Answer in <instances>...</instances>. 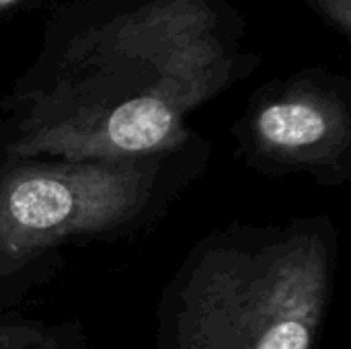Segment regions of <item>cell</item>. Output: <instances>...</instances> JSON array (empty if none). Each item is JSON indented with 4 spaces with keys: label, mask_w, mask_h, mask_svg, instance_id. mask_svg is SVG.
Here are the masks:
<instances>
[{
    "label": "cell",
    "mask_w": 351,
    "mask_h": 349,
    "mask_svg": "<svg viewBox=\"0 0 351 349\" xmlns=\"http://www.w3.org/2000/svg\"><path fill=\"white\" fill-rule=\"evenodd\" d=\"M0 349H88L72 323L43 325L0 315Z\"/></svg>",
    "instance_id": "cell-5"
},
{
    "label": "cell",
    "mask_w": 351,
    "mask_h": 349,
    "mask_svg": "<svg viewBox=\"0 0 351 349\" xmlns=\"http://www.w3.org/2000/svg\"><path fill=\"white\" fill-rule=\"evenodd\" d=\"M337 253L325 216L206 237L162 292L158 349H315Z\"/></svg>",
    "instance_id": "cell-2"
},
{
    "label": "cell",
    "mask_w": 351,
    "mask_h": 349,
    "mask_svg": "<svg viewBox=\"0 0 351 349\" xmlns=\"http://www.w3.org/2000/svg\"><path fill=\"white\" fill-rule=\"evenodd\" d=\"M241 158L263 175L306 173L341 185L351 173V82L304 68L259 86L234 125Z\"/></svg>",
    "instance_id": "cell-4"
},
{
    "label": "cell",
    "mask_w": 351,
    "mask_h": 349,
    "mask_svg": "<svg viewBox=\"0 0 351 349\" xmlns=\"http://www.w3.org/2000/svg\"><path fill=\"white\" fill-rule=\"evenodd\" d=\"M228 0H68L0 101V158L113 160L183 150L189 115L261 62Z\"/></svg>",
    "instance_id": "cell-1"
},
{
    "label": "cell",
    "mask_w": 351,
    "mask_h": 349,
    "mask_svg": "<svg viewBox=\"0 0 351 349\" xmlns=\"http://www.w3.org/2000/svg\"><path fill=\"white\" fill-rule=\"evenodd\" d=\"M206 158L204 140L136 158H0V309L6 288L39 282L66 243L123 237L154 222Z\"/></svg>",
    "instance_id": "cell-3"
},
{
    "label": "cell",
    "mask_w": 351,
    "mask_h": 349,
    "mask_svg": "<svg viewBox=\"0 0 351 349\" xmlns=\"http://www.w3.org/2000/svg\"><path fill=\"white\" fill-rule=\"evenodd\" d=\"M346 41H351V0H304Z\"/></svg>",
    "instance_id": "cell-6"
},
{
    "label": "cell",
    "mask_w": 351,
    "mask_h": 349,
    "mask_svg": "<svg viewBox=\"0 0 351 349\" xmlns=\"http://www.w3.org/2000/svg\"><path fill=\"white\" fill-rule=\"evenodd\" d=\"M62 0H0V23L16 16L27 14L45 6H58Z\"/></svg>",
    "instance_id": "cell-7"
}]
</instances>
